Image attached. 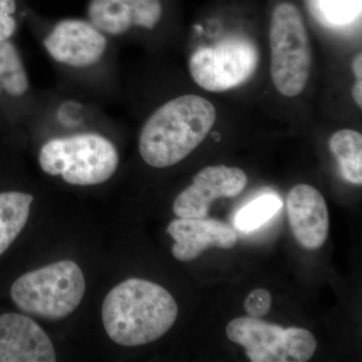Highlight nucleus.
<instances>
[{
	"mask_svg": "<svg viewBox=\"0 0 362 362\" xmlns=\"http://www.w3.org/2000/svg\"><path fill=\"white\" fill-rule=\"evenodd\" d=\"M177 303L162 286L131 278L114 287L102 306L105 330L112 341L126 347L148 344L175 325Z\"/></svg>",
	"mask_w": 362,
	"mask_h": 362,
	"instance_id": "f257e3e1",
	"label": "nucleus"
},
{
	"mask_svg": "<svg viewBox=\"0 0 362 362\" xmlns=\"http://www.w3.org/2000/svg\"><path fill=\"white\" fill-rule=\"evenodd\" d=\"M216 119V107L206 98L183 95L169 100L143 125L140 156L154 168L175 165L204 141Z\"/></svg>",
	"mask_w": 362,
	"mask_h": 362,
	"instance_id": "f03ea898",
	"label": "nucleus"
},
{
	"mask_svg": "<svg viewBox=\"0 0 362 362\" xmlns=\"http://www.w3.org/2000/svg\"><path fill=\"white\" fill-rule=\"evenodd\" d=\"M119 160L115 144L90 132L54 138L42 145L39 153L44 173L78 187L106 182L115 175Z\"/></svg>",
	"mask_w": 362,
	"mask_h": 362,
	"instance_id": "7ed1b4c3",
	"label": "nucleus"
},
{
	"mask_svg": "<svg viewBox=\"0 0 362 362\" xmlns=\"http://www.w3.org/2000/svg\"><path fill=\"white\" fill-rule=\"evenodd\" d=\"M85 291L80 266L65 259L21 276L11 286V296L25 313L58 320L78 308Z\"/></svg>",
	"mask_w": 362,
	"mask_h": 362,
	"instance_id": "20e7f679",
	"label": "nucleus"
},
{
	"mask_svg": "<svg viewBox=\"0 0 362 362\" xmlns=\"http://www.w3.org/2000/svg\"><path fill=\"white\" fill-rule=\"evenodd\" d=\"M271 78L283 96L303 92L310 78V39L303 16L294 4L283 2L272 13L270 23Z\"/></svg>",
	"mask_w": 362,
	"mask_h": 362,
	"instance_id": "39448f33",
	"label": "nucleus"
},
{
	"mask_svg": "<svg viewBox=\"0 0 362 362\" xmlns=\"http://www.w3.org/2000/svg\"><path fill=\"white\" fill-rule=\"evenodd\" d=\"M259 62V49L252 40L244 35H230L195 49L188 70L195 84L220 93L246 84L256 73Z\"/></svg>",
	"mask_w": 362,
	"mask_h": 362,
	"instance_id": "423d86ee",
	"label": "nucleus"
},
{
	"mask_svg": "<svg viewBox=\"0 0 362 362\" xmlns=\"http://www.w3.org/2000/svg\"><path fill=\"white\" fill-rule=\"evenodd\" d=\"M226 337L242 345L252 362H306L317 349V340L304 328H283L259 318L239 317L226 326Z\"/></svg>",
	"mask_w": 362,
	"mask_h": 362,
	"instance_id": "0eeeda50",
	"label": "nucleus"
},
{
	"mask_svg": "<svg viewBox=\"0 0 362 362\" xmlns=\"http://www.w3.org/2000/svg\"><path fill=\"white\" fill-rule=\"evenodd\" d=\"M42 45L57 63L84 69L101 61L106 54L108 40L89 21L66 18L52 26Z\"/></svg>",
	"mask_w": 362,
	"mask_h": 362,
	"instance_id": "6e6552de",
	"label": "nucleus"
},
{
	"mask_svg": "<svg viewBox=\"0 0 362 362\" xmlns=\"http://www.w3.org/2000/svg\"><path fill=\"white\" fill-rule=\"evenodd\" d=\"M247 185L246 173L226 165L207 166L194 175L192 185L178 194L173 202L177 218H206L211 202L230 199L244 192Z\"/></svg>",
	"mask_w": 362,
	"mask_h": 362,
	"instance_id": "1a4fd4ad",
	"label": "nucleus"
},
{
	"mask_svg": "<svg viewBox=\"0 0 362 362\" xmlns=\"http://www.w3.org/2000/svg\"><path fill=\"white\" fill-rule=\"evenodd\" d=\"M162 16L161 0H89L87 6L88 21L110 37L135 28L153 30Z\"/></svg>",
	"mask_w": 362,
	"mask_h": 362,
	"instance_id": "9d476101",
	"label": "nucleus"
},
{
	"mask_svg": "<svg viewBox=\"0 0 362 362\" xmlns=\"http://www.w3.org/2000/svg\"><path fill=\"white\" fill-rule=\"evenodd\" d=\"M54 345L39 324L18 313L0 315V362H54Z\"/></svg>",
	"mask_w": 362,
	"mask_h": 362,
	"instance_id": "9b49d317",
	"label": "nucleus"
},
{
	"mask_svg": "<svg viewBox=\"0 0 362 362\" xmlns=\"http://www.w3.org/2000/svg\"><path fill=\"white\" fill-rule=\"evenodd\" d=\"M287 213L293 235L308 251L320 249L329 232V214L323 195L309 185H298L287 197Z\"/></svg>",
	"mask_w": 362,
	"mask_h": 362,
	"instance_id": "f8f14e48",
	"label": "nucleus"
},
{
	"mask_svg": "<svg viewBox=\"0 0 362 362\" xmlns=\"http://www.w3.org/2000/svg\"><path fill=\"white\" fill-rule=\"evenodd\" d=\"M175 240L171 252L180 262H189L209 247L232 249L238 235L230 226L213 218H182L171 221L166 230Z\"/></svg>",
	"mask_w": 362,
	"mask_h": 362,
	"instance_id": "ddd939ff",
	"label": "nucleus"
},
{
	"mask_svg": "<svg viewBox=\"0 0 362 362\" xmlns=\"http://www.w3.org/2000/svg\"><path fill=\"white\" fill-rule=\"evenodd\" d=\"M33 197L21 192L0 194V256L11 247L25 228Z\"/></svg>",
	"mask_w": 362,
	"mask_h": 362,
	"instance_id": "4468645a",
	"label": "nucleus"
},
{
	"mask_svg": "<svg viewBox=\"0 0 362 362\" xmlns=\"http://www.w3.org/2000/svg\"><path fill=\"white\" fill-rule=\"evenodd\" d=\"M329 148L339 164L343 180L352 185H361V133L350 129L337 131L331 136Z\"/></svg>",
	"mask_w": 362,
	"mask_h": 362,
	"instance_id": "2eb2a0df",
	"label": "nucleus"
},
{
	"mask_svg": "<svg viewBox=\"0 0 362 362\" xmlns=\"http://www.w3.org/2000/svg\"><path fill=\"white\" fill-rule=\"evenodd\" d=\"M0 87L6 94L21 97L30 88L28 73L11 40H0Z\"/></svg>",
	"mask_w": 362,
	"mask_h": 362,
	"instance_id": "dca6fc26",
	"label": "nucleus"
},
{
	"mask_svg": "<svg viewBox=\"0 0 362 362\" xmlns=\"http://www.w3.org/2000/svg\"><path fill=\"white\" fill-rule=\"evenodd\" d=\"M281 207L282 201L276 195H262L240 209L235 225L242 232H251L270 220Z\"/></svg>",
	"mask_w": 362,
	"mask_h": 362,
	"instance_id": "f3484780",
	"label": "nucleus"
},
{
	"mask_svg": "<svg viewBox=\"0 0 362 362\" xmlns=\"http://www.w3.org/2000/svg\"><path fill=\"white\" fill-rule=\"evenodd\" d=\"M272 306L270 292L265 289H256L250 293L245 300L244 307L247 316L262 318L268 314Z\"/></svg>",
	"mask_w": 362,
	"mask_h": 362,
	"instance_id": "a211bd4d",
	"label": "nucleus"
},
{
	"mask_svg": "<svg viewBox=\"0 0 362 362\" xmlns=\"http://www.w3.org/2000/svg\"><path fill=\"white\" fill-rule=\"evenodd\" d=\"M16 11V0H0V40H9L16 33L18 23L14 14Z\"/></svg>",
	"mask_w": 362,
	"mask_h": 362,
	"instance_id": "6ab92c4d",
	"label": "nucleus"
},
{
	"mask_svg": "<svg viewBox=\"0 0 362 362\" xmlns=\"http://www.w3.org/2000/svg\"><path fill=\"white\" fill-rule=\"evenodd\" d=\"M357 0H323L325 11L333 21H347L350 18V9L356 6Z\"/></svg>",
	"mask_w": 362,
	"mask_h": 362,
	"instance_id": "aec40b11",
	"label": "nucleus"
},
{
	"mask_svg": "<svg viewBox=\"0 0 362 362\" xmlns=\"http://www.w3.org/2000/svg\"><path fill=\"white\" fill-rule=\"evenodd\" d=\"M352 70L356 74V84L352 89V96L359 108L362 107V56L361 52L354 58Z\"/></svg>",
	"mask_w": 362,
	"mask_h": 362,
	"instance_id": "412c9836",
	"label": "nucleus"
},
{
	"mask_svg": "<svg viewBox=\"0 0 362 362\" xmlns=\"http://www.w3.org/2000/svg\"><path fill=\"white\" fill-rule=\"evenodd\" d=\"M1 87H0V94H1Z\"/></svg>",
	"mask_w": 362,
	"mask_h": 362,
	"instance_id": "4be33fe9",
	"label": "nucleus"
}]
</instances>
